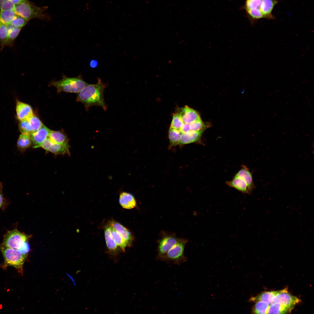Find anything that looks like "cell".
Masks as SVG:
<instances>
[{"mask_svg": "<svg viewBox=\"0 0 314 314\" xmlns=\"http://www.w3.org/2000/svg\"><path fill=\"white\" fill-rule=\"evenodd\" d=\"M7 26L9 41L11 44L18 35L22 28L16 27L10 24Z\"/></svg>", "mask_w": 314, "mask_h": 314, "instance_id": "obj_30", "label": "cell"}, {"mask_svg": "<svg viewBox=\"0 0 314 314\" xmlns=\"http://www.w3.org/2000/svg\"><path fill=\"white\" fill-rule=\"evenodd\" d=\"M226 184L229 186L234 188L243 193L251 194L252 192L247 183L242 179L234 176L230 181H226Z\"/></svg>", "mask_w": 314, "mask_h": 314, "instance_id": "obj_16", "label": "cell"}, {"mask_svg": "<svg viewBox=\"0 0 314 314\" xmlns=\"http://www.w3.org/2000/svg\"><path fill=\"white\" fill-rule=\"evenodd\" d=\"M89 84L85 82L80 76L72 78L63 76L61 79L51 81L49 86H54L58 92L78 93Z\"/></svg>", "mask_w": 314, "mask_h": 314, "instance_id": "obj_4", "label": "cell"}, {"mask_svg": "<svg viewBox=\"0 0 314 314\" xmlns=\"http://www.w3.org/2000/svg\"><path fill=\"white\" fill-rule=\"evenodd\" d=\"M15 5L9 0H0L1 11L14 10Z\"/></svg>", "mask_w": 314, "mask_h": 314, "instance_id": "obj_36", "label": "cell"}, {"mask_svg": "<svg viewBox=\"0 0 314 314\" xmlns=\"http://www.w3.org/2000/svg\"><path fill=\"white\" fill-rule=\"evenodd\" d=\"M207 126L203 122L201 118L190 124V131H204Z\"/></svg>", "mask_w": 314, "mask_h": 314, "instance_id": "obj_32", "label": "cell"}, {"mask_svg": "<svg viewBox=\"0 0 314 314\" xmlns=\"http://www.w3.org/2000/svg\"><path fill=\"white\" fill-rule=\"evenodd\" d=\"M279 0H263L260 6V10L263 18L268 19H275L272 11Z\"/></svg>", "mask_w": 314, "mask_h": 314, "instance_id": "obj_15", "label": "cell"}, {"mask_svg": "<svg viewBox=\"0 0 314 314\" xmlns=\"http://www.w3.org/2000/svg\"><path fill=\"white\" fill-rule=\"evenodd\" d=\"M16 111L17 117L20 121L28 119L34 115L30 106L19 101L17 103Z\"/></svg>", "mask_w": 314, "mask_h": 314, "instance_id": "obj_14", "label": "cell"}, {"mask_svg": "<svg viewBox=\"0 0 314 314\" xmlns=\"http://www.w3.org/2000/svg\"><path fill=\"white\" fill-rule=\"evenodd\" d=\"M109 224L116 230L126 242L127 247H131L132 244L134 237L131 233L122 224L116 221H111Z\"/></svg>", "mask_w": 314, "mask_h": 314, "instance_id": "obj_11", "label": "cell"}, {"mask_svg": "<svg viewBox=\"0 0 314 314\" xmlns=\"http://www.w3.org/2000/svg\"><path fill=\"white\" fill-rule=\"evenodd\" d=\"M104 232L106 245L108 249L112 252H115L117 250L118 246L112 236L111 226L109 224L105 227Z\"/></svg>", "mask_w": 314, "mask_h": 314, "instance_id": "obj_20", "label": "cell"}, {"mask_svg": "<svg viewBox=\"0 0 314 314\" xmlns=\"http://www.w3.org/2000/svg\"><path fill=\"white\" fill-rule=\"evenodd\" d=\"M111 233L112 238L115 243L123 251H125L126 248L127 246L125 240L119 233L111 226Z\"/></svg>", "mask_w": 314, "mask_h": 314, "instance_id": "obj_26", "label": "cell"}, {"mask_svg": "<svg viewBox=\"0 0 314 314\" xmlns=\"http://www.w3.org/2000/svg\"><path fill=\"white\" fill-rule=\"evenodd\" d=\"M263 0H246L243 7L245 12L260 10V6Z\"/></svg>", "mask_w": 314, "mask_h": 314, "instance_id": "obj_27", "label": "cell"}, {"mask_svg": "<svg viewBox=\"0 0 314 314\" xmlns=\"http://www.w3.org/2000/svg\"><path fill=\"white\" fill-rule=\"evenodd\" d=\"M107 87V84L103 83L100 78H98L97 83L89 84L78 92L77 101L83 103L87 109L92 106H98L102 107L106 111L107 108L104 101V93Z\"/></svg>", "mask_w": 314, "mask_h": 314, "instance_id": "obj_1", "label": "cell"}, {"mask_svg": "<svg viewBox=\"0 0 314 314\" xmlns=\"http://www.w3.org/2000/svg\"><path fill=\"white\" fill-rule=\"evenodd\" d=\"M32 141L30 135L22 133L19 135L17 142V146L19 150L25 151L31 144Z\"/></svg>", "mask_w": 314, "mask_h": 314, "instance_id": "obj_23", "label": "cell"}, {"mask_svg": "<svg viewBox=\"0 0 314 314\" xmlns=\"http://www.w3.org/2000/svg\"><path fill=\"white\" fill-rule=\"evenodd\" d=\"M188 240L179 238L176 243L169 250L161 260L170 261L180 264L185 261L187 258L184 255L185 246Z\"/></svg>", "mask_w": 314, "mask_h": 314, "instance_id": "obj_6", "label": "cell"}, {"mask_svg": "<svg viewBox=\"0 0 314 314\" xmlns=\"http://www.w3.org/2000/svg\"><path fill=\"white\" fill-rule=\"evenodd\" d=\"M3 201V197L2 191H0V208L2 206Z\"/></svg>", "mask_w": 314, "mask_h": 314, "instance_id": "obj_40", "label": "cell"}, {"mask_svg": "<svg viewBox=\"0 0 314 314\" xmlns=\"http://www.w3.org/2000/svg\"><path fill=\"white\" fill-rule=\"evenodd\" d=\"M3 188L2 184L1 182H0V191H2Z\"/></svg>", "mask_w": 314, "mask_h": 314, "instance_id": "obj_41", "label": "cell"}, {"mask_svg": "<svg viewBox=\"0 0 314 314\" xmlns=\"http://www.w3.org/2000/svg\"><path fill=\"white\" fill-rule=\"evenodd\" d=\"M41 147L47 151L55 154H67L69 155V144H62L52 142L47 138L38 147Z\"/></svg>", "mask_w": 314, "mask_h": 314, "instance_id": "obj_8", "label": "cell"}, {"mask_svg": "<svg viewBox=\"0 0 314 314\" xmlns=\"http://www.w3.org/2000/svg\"><path fill=\"white\" fill-rule=\"evenodd\" d=\"M48 137L54 142L62 144H69L67 137L64 133L60 131L50 130Z\"/></svg>", "mask_w": 314, "mask_h": 314, "instance_id": "obj_22", "label": "cell"}, {"mask_svg": "<svg viewBox=\"0 0 314 314\" xmlns=\"http://www.w3.org/2000/svg\"><path fill=\"white\" fill-rule=\"evenodd\" d=\"M50 130L44 125L37 131L33 133L31 137L34 148L38 147L47 138Z\"/></svg>", "mask_w": 314, "mask_h": 314, "instance_id": "obj_13", "label": "cell"}, {"mask_svg": "<svg viewBox=\"0 0 314 314\" xmlns=\"http://www.w3.org/2000/svg\"><path fill=\"white\" fill-rule=\"evenodd\" d=\"M0 44L2 47L10 45L7 25L0 23Z\"/></svg>", "mask_w": 314, "mask_h": 314, "instance_id": "obj_29", "label": "cell"}, {"mask_svg": "<svg viewBox=\"0 0 314 314\" xmlns=\"http://www.w3.org/2000/svg\"><path fill=\"white\" fill-rule=\"evenodd\" d=\"M179 238L174 233L163 231L158 242V258L162 260L169 250L176 243Z\"/></svg>", "mask_w": 314, "mask_h": 314, "instance_id": "obj_7", "label": "cell"}, {"mask_svg": "<svg viewBox=\"0 0 314 314\" xmlns=\"http://www.w3.org/2000/svg\"><path fill=\"white\" fill-rule=\"evenodd\" d=\"M234 176L244 180L251 191H252L254 188L255 186L254 183L252 175L249 169L245 165H242V167L236 174Z\"/></svg>", "mask_w": 314, "mask_h": 314, "instance_id": "obj_18", "label": "cell"}, {"mask_svg": "<svg viewBox=\"0 0 314 314\" xmlns=\"http://www.w3.org/2000/svg\"><path fill=\"white\" fill-rule=\"evenodd\" d=\"M184 123L176 113L173 114L172 119L170 127L180 130Z\"/></svg>", "mask_w": 314, "mask_h": 314, "instance_id": "obj_34", "label": "cell"}, {"mask_svg": "<svg viewBox=\"0 0 314 314\" xmlns=\"http://www.w3.org/2000/svg\"><path fill=\"white\" fill-rule=\"evenodd\" d=\"M300 300L297 297L288 293L287 288H285L273 297L272 304L279 303L293 308L296 305L300 303Z\"/></svg>", "mask_w": 314, "mask_h": 314, "instance_id": "obj_9", "label": "cell"}, {"mask_svg": "<svg viewBox=\"0 0 314 314\" xmlns=\"http://www.w3.org/2000/svg\"><path fill=\"white\" fill-rule=\"evenodd\" d=\"M182 133L180 131L170 127L168 132L170 147L175 146L179 144L181 136Z\"/></svg>", "mask_w": 314, "mask_h": 314, "instance_id": "obj_24", "label": "cell"}, {"mask_svg": "<svg viewBox=\"0 0 314 314\" xmlns=\"http://www.w3.org/2000/svg\"><path fill=\"white\" fill-rule=\"evenodd\" d=\"M176 113L184 123L190 124L201 118L197 111L187 106L178 109Z\"/></svg>", "mask_w": 314, "mask_h": 314, "instance_id": "obj_10", "label": "cell"}, {"mask_svg": "<svg viewBox=\"0 0 314 314\" xmlns=\"http://www.w3.org/2000/svg\"><path fill=\"white\" fill-rule=\"evenodd\" d=\"M282 290L273 291H266L263 292L256 296L253 297L250 299L251 301L256 302L262 301L267 303L270 305L272 304V299L276 295L280 293Z\"/></svg>", "mask_w": 314, "mask_h": 314, "instance_id": "obj_19", "label": "cell"}, {"mask_svg": "<svg viewBox=\"0 0 314 314\" xmlns=\"http://www.w3.org/2000/svg\"><path fill=\"white\" fill-rule=\"evenodd\" d=\"M256 303L252 308V312L255 314H267L270 305L262 301H258Z\"/></svg>", "mask_w": 314, "mask_h": 314, "instance_id": "obj_28", "label": "cell"}, {"mask_svg": "<svg viewBox=\"0 0 314 314\" xmlns=\"http://www.w3.org/2000/svg\"><path fill=\"white\" fill-rule=\"evenodd\" d=\"M47 7H39L33 4L27 0L15 5L14 11L28 21L34 18L45 20L50 19L49 15L45 12Z\"/></svg>", "mask_w": 314, "mask_h": 314, "instance_id": "obj_2", "label": "cell"}, {"mask_svg": "<svg viewBox=\"0 0 314 314\" xmlns=\"http://www.w3.org/2000/svg\"><path fill=\"white\" fill-rule=\"evenodd\" d=\"M15 5L19 4L26 0H9Z\"/></svg>", "mask_w": 314, "mask_h": 314, "instance_id": "obj_39", "label": "cell"}, {"mask_svg": "<svg viewBox=\"0 0 314 314\" xmlns=\"http://www.w3.org/2000/svg\"><path fill=\"white\" fill-rule=\"evenodd\" d=\"M28 22L23 17L16 14L10 24L16 27L22 28L27 24Z\"/></svg>", "mask_w": 314, "mask_h": 314, "instance_id": "obj_35", "label": "cell"}, {"mask_svg": "<svg viewBox=\"0 0 314 314\" xmlns=\"http://www.w3.org/2000/svg\"><path fill=\"white\" fill-rule=\"evenodd\" d=\"M119 202L121 206L126 209H131L137 206L136 202L133 196L126 192H123L120 193Z\"/></svg>", "mask_w": 314, "mask_h": 314, "instance_id": "obj_17", "label": "cell"}, {"mask_svg": "<svg viewBox=\"0 0 314 314\" xmlns=\"http://www.w3.org/2000/svg\"><path fill=\"white\" fill-rule=\"evenodd\" d=\"M180 131L182 133H186L190 131V124L184 123L180 129Z\"/></svg>", "mask_w": 314, "mask_h": 314, "instance_id": "obj_37", "label": "cell"}, {"mask_svg": "<svg viewBox=\"0 0 314 314\" xmlns=\"http://www.w3.org/2000/svg\"><path fill=\"white\" fill-rule=\"evenodd\" d=\"M27 120L32 128L33 133L38 130L43 125L40 119L34 115Z\"/></svg>", "mask_w": 314, "mask_h": 314, "instance_id": "obj_33", "label": "cell"}, {"mask_svg": "<svg viewBox=\"0 0 314 314\" xmlns=\"http://www.w3.org/2000/svg\"><path fill=\"white\" fill-rule=\"evenodd\" d=\"M16 15L14 10L1 11L0 23L6 25L9 24Z\"/></svg>", "mask_w": 314, "mask_h": 314, "instance_id": "obj_25", "label": "cell"}, {"mask_svg": "<svg viewBox=\"0 0 314 314\" xmlns=\"http://www.w3.org/2000/svg\"><path fill=\"white\" fill-rule=\"evenodd\" d=\"M293 308L279 303H274L270 305L267 314H285L290 312Z\"/></svg>", "mask_w": 314, "mask_h": 314, "instance_id": "obj_21", "label": "cell"}, {"mask_svg": "<svg viewBox=\"0 0 314 314\" xmlns=\"http://www.w3.org/2000/svg\"><path fill=\"white\" fill-rule=\"evenodd\" d=\"M98 62L95 60H91L90 63V66L92 68H95L97 67Z\"/></svg>", "mask_w": 314, "mask_h": 314, "instance_id": "obj_38", "label": "cell"}, {"mask_svg": "<svg viewBox=\"0 0 314 314\" xmlns=\"http://www.w3.org/2000/svg\"><path fill=\"white\" fill-rule=\"evenodd\" d=\"M19 128L22 133L31 135L33 133L32 128L27 119L20 121L19 124Z\"/></svg>", "mask_w": 314, "mask_h": 314, "instance_id": "obj_31", "label": "cell"}, {"mask_svg": "<svg viewBox=\"0 0 314 314\" xmlns=\"http://www.w3.org/2000/svg\"><path fill=\"white\" fill-rule=\"evenodd\" d=\"M28 239V236L15 229L7 232L2 244L7 247L18 250L23 254H26L30 250Z\"/></svg>", "mask_w": 314, "mask_h": 314, "instance_id": "obj_3", "label": "cell"}, {"mask_svg": "<svg viewBox=\"0 0 314 314\" xmlns=\"http://www.w3.org/2000/svg\"><path fill=\"white\" fill-rule=\"evenodd\" d=\"M0 250L4 259V266L13 267L19 272L22 273L27 254H22L18 250L7 247L2 244H0Z\"/></svg>", "mask_w": 314, "mask_h": 314, "instance_id": "obj_5", "label": "cell"}, {"mask_svg": "<svg viewBox=\"0 0 314 314\" xmlns=\"http://www.w3.org/2000/svg\"><path fill=\"white\" fill-rule=\"evenodd\" d=\"M204 130L198 131H190L182 133L181 136L179 144L183 145L193 143H201V138Z\"/></svg>", "mask_w": 314, "mask_h": 314, "instance_id": "obj_12", "label": "cell"}]
</instances>
